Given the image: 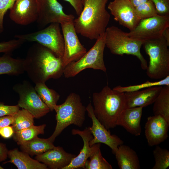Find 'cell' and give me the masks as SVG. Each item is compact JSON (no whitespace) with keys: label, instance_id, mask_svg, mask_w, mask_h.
Returning a JSON list of instances; mask_svg holds the SVG:
<instances>
[{"label":"cell","instance_id":"20","mask_svg":"<svg viewBox=\"0 0 169 169\" xmlns=\"http://www.w3.org/2000/svg\"><path fill=\"white\" fill-rule=\"evenodd\" d=\"M71 133L74 135H78L82 138L83 141V147L79 154L63 169H75L80 168L84 169L85 163L89 157L92 150V146H90L89 145V142L93 137L90 126L86 127L82 131L73 129L71 130Z\"/></svg>","mask_w":169,"mask_h":169},{"label":"cell","instance_id":"13","mask_svg":"<svg viewBox=\"0 0 169 169\" xmlns=\"http://www.w3.org/2000/svg\"><path fill=\"white\" fill-rule=\"evenodd\" d=\"M86 107L88 115L92 121L90 129L93 137L89 142L90 146L97 143H102L109 146L114 154L118 146L123 144L124 141L117 135H111L98 120L94 113L93 107L90 102Z\"/></svg>","mask_w":169,"mask_h":169},{"label":"cell","instance_id":"12","mask_svg":"<svg viewBox=\"0 0 169 169\" xmlns=\"http://www.w3.org/2000/svg\"><path fill=\"white\" fill-rule=\"evenodd\" d=\"M39 10L36 21L39 28H43L53 23H60L62 22L74 20L72 14H67L62 6L57 0H38Z\"/></svg>","mask_w":169,"mask_h":169},{"label":"cell","instance_id":"5","mask_svg":"<svg viewBox=\"0 0 169 169\" xmlns=\"http://www.w3.org/2000/svg\"><path fill=\"white\" fill-rule=\"evenodd\" d=\"M105 34V46L111 53L120 56L125 54L135 56L140 60L142 69L146 70L147 62L140 51L144 41L130 38L128 33L114 26L107 27Z\"/></svg>","mask_w":169,"mask_h":169},{"label":"cell","instance_id":"23","mask_svg":"<svg viewBox=\"0 0 169 169\" xmlns=\"http://www.w3.org/2000/svg\"><path fill=\"white\" fill-rule=\"evenodd\" d=\"M24 72V59L14 58L8 54L0 56V75H18Z\"/></svg>","mask_w":169,"mask_h":169},{"label":"cell","instance_id":"7","mask_svg":"<svg viewBox=\"0 0 169 169\" xmlns=\"http://www.w3.org/2000/svg\"><path fill=\"white\" fill-rule=\"evenodd\" d=\"M105 47L104 33L96 39L93 46L83 56L78 60L70 63L64 68L63 75L65 77H74L88 68L105 72L106 69L104 60Z\"/></svg>","mask_w":169,"mask_h":169},{"label":"cell","instance_id":"40","mask_svg":"<svg viewBox=\"0 0 169 169\" xmlns=\"http://www.w3.org/2000/svg\"><path fill=\"white\" fill-rule=\"evenodd\" d=\"M8 151L6 145L0 143V162L5 161L7 159Z\"/></svg>","mask_w":169,"mask_h":169},{"label":"cell","instance_id":"30","mask_svg":"<svg viewBox=\"0 0 169 169\" xmlns=\"http://www.w3.org/2000/svg\"><path fill=\"white\" fill-rule=\"evenodd\" d=\"M169 86V75L156 81L151 82L147 80L141 84L125 87L119 85L113 89L119 92L125 93L138 91L153 86Z\"/></svg>","mask_w":169,"mask_h":169},{"label":"cell","instance_id":"3","mask_svg":"<svg viewBox=\"0 0 169 169\" xmlns=\"http://www.w3.org/2000/svg\"><path fill=\"white\" fill-rule=\"evenodd\" d=\"M93 112L98 120L107 130L115 127L118 118L126 108L124 93L111 89L108 85L92 94Z\"/></svg>","mask_w":169,"mask_h":169},{"label":"cell","instance_id":"18","mask_svg":"<svg viewBox=\"0 0 169 169\" xmlns=\"http://www.w3.org/2000/svg\"><path fill=\"white\" fill-rule=\"evenodd\" d=\"M162 86H155L142 90L124 93L126 108L144 107L154 103L160 93Z\"/></svg>","mask_w":169,"mask_h":169},{"label":"cell","instance_id":"26","mask_svg":"<svg viewBox=\"0 0 169 169\" xmlns=\"http://www.w3.org/2000/svg\"><path fill=\"white\" fill-rule=\"evenodd\" d=\"M100 143L92 146V150L89 157L90 160L86 161L85 169H112V167L102 156L100 150Z\"/></svg>","mask_w":169,"mask_h":169},{"label":"cell","instance_id":"33","mask_svg":"<svg viewBox=\"0 0 169 169\" xmlns=\"http://www.w3.org/2000/svg\"><path fill=\"white\" fill-rule=\"evenodd\" d=\"M25 41L19 38L0 43V53L11 54L12 53L20 47Z\"/></svg>","mask_w":169,"mask_h":169},{"label":"cell","instance_id":"35","mask_svg":"<svg viewBox=\"0 0 169 169\" xmlns=\"http://www.w3.org/2000/svg\"><path fill=\"white\" fill-rule=\"evenodd\" d=\"M155 5L158 14L169 15V0H151Z\"/></svg>","mask_w":169,"mask_h":169},{"label":"cell","instance_id":"15","mask_svg":"<svg viewBox=\"0 0 169 169\" xmlns=\"http://www.w3.org/2000/svg\"><path fill=\"white\" fill-rule=\"evenodd\" d=\"M10 10L11 20L21 25L29 24L36 21L38 18V0H16Z\"/></svg>","mask_w":169,"mask_h":169},{"label":"cell","instance_id":"27","mask_svg":"<svg viewBox=\"0 0 169 169\" xmlns=\"http://www.w3.org/2000/svg\"><path fill=\"white\" fill-rule=\"evenodd\" d=\"M34 88L39 97L48 106L50 111L54 110L59 99V95L53 89L49 88L45 83L36 84Z\"/></svg>","mask_w":169,"mask_h":169},{"label":"cell","instance_id":"31","mask_svg":"<svg viewBox=\"0 0 169 169\" xmlns=\"http://www.w3.org/2000/svg\"><path fill=\"white\" fill-rule=\"evenodd\" d=\"M153 151L155 164L152 169H166L169 166V151L158 145Z\"/></svg>","mask_w":169,"mask_h":169},{"label":"cell","instance_id":"39","mask_svg":"<svg viewBox=\"0 0 169 169\" xmlns=\"http://www.w3.org/2000/svg\"><path fill=\"white\" fill-rule=\"evenodd\" d=\"M13 115H5L0 117V130L2 128L12 125L13 122Z\"/></svg>","mask_w":169,"mask_h":169},{"label":"cell","instance_id":"41","mask_svg":"<svg viewBox=\"0 0 169 169\" xmlns=\"http://www.w3.org/2000/svg\"><path fill=\"white\" fill-rule=\"evenodd\" d=\"M162 36L166 40L168 46H169V27L167 28L164 31Z\"/></svg>","mask_w":169,"mask_h":169},{"label":"cell","instance_id":"28","mask_svg":"<svg viewBox=\"0 0 169 169\" xmlns=\"http://www.w3.org/2000/svg\"><path fill=\"white\" fill-rule=\"evenodd\" d=\"M45 124L39 126L34 125L26 128L14 132L13 139L18 145H21L38 136L40 134H43Z\"/></svg>","mask_w":169,"mask_h":169},{"label":"cell","instance_id":"32","mask_svg":"<svg viewBox=\"0 0 169 169\" xmlns=\"http://www.w3.org/2000/svg\"><path fill=\"white\" fill-rule=\"evenodd\" d=\"M136 14L140 20L150 18L158 14L155 5L149 0L135 8Z\"/></svg>","mask_w":169,"mask_h":169},{"label":"cell","instance_id":"1","mask_svg":"<svg viewBox=\"0 0 169 169\" xmlns=\"http://www.w3.org/2000/svg\"><path fill=\"white\" fill-rule=\"evenodd\" d=\"M24 60L25 72L35 84L57 79L63 74L62 59L38 43L28 49Z\"/></svg>","mask_w":169,"mask_h":169},{"label":"cell","instance_id":"21","mask_svg":"<svg viewBox=\"0 0 169 169\" xmlns=\"http://www.w3.org/2000/svg\"><path fill=\"white\" fill-rule=\"evenodd\" d=\"M8 156L10 160L4 163H13L18 169H48L44 163L32 158L28 154L23 151H20L17 148L8 151Z\"/></svg>","mask_w":169,"mask_h":169},{"label":"cell","instance_id":"19","mask_svg":"<svg viewBox=\"0 0 169 169\" xmlns=\"http://www.w3.org/2000/svg\"><path fill=\"white\" fill-rule=\"evenodd\" d=\"M143 108L137 107L124 109L118 118L117 125L123 127L132 135L140 136L141 132V121Z\"/></svg>","mask_w":169,"mask_h":169},{"label":"cell","instance_id":"4","mask_svg":"<svg viewBox=\"0 0 169 169\" xmlns=\"http://www.w3.org/2000/svg\"><path fill=\"white\" fill-rule=\"evenodd\" d=\"M54 110L56 113V125L53 133L48 138L53 143L67 127L73 124L81 127L85 120L86 107L80 96L75 93H70L63 103L54 106Z\"/></svg>","mask_w":169,"mask_h":169},{"label":"cell","instance_id":"2","mask_svg":"<svg viewBox=\"0 0 169 169\" xmlns=\"http://www.w3.org/2000/svg\"><path fill=\"white\" fill-rule=\"evenodd\" d=\"M108 1L81 0L82 10L74 20L77 34L90 40H96L105 33L110 19L106 8Z\"/></svg>","mask_w":169,"mask_h":169},{"label":"cell","instance_id":"8","mask_svg":"<svg viewBox=\"0 0 169 169\" xmlns=\"http://www.w3.org/2000/svg\"><path fill=\"white\" fill-rule=\"evenodd\" d=\"M61 29L59 23H53L39 31L16 35L14 37L25 42H35L49 49L62 59L64 53V41Z\"/></svg>","mask_w":169,"mask_h":169},{"label":"cell","instance_id":"22","mask_svg":"<svg viewBox=\"0 0 169 169\" xmlns=\"http://www.w3.org/2000/svg\"><path fill=\"white\" fill-rule=\"evenodd\" d=\"M114 154L120 169H139L140 162L136 152L129 146L120 145Z\"/></svg>","mask_w":169,"mask_h":169},{"label":"cell","instance_id":"6","mask_svg":"<svg viewBox=\"0 0 169 169\" xmlns=\"http://www.w3.org/2000/svg\"><path fill=\"white\" fill-rule=\"evenodd\" d=\"M143 45L149 58V64L146 69L149 77L161 79L169 75V50L164 38L162 36L145 41Z\"/></svg>","mask_w":169,"mask_h":169},{"label":"cell","instance_id":"34","mask_svg":"<svg viewBox=\"0 0 169 169\" xmlns=\"http://www.w3.org/2000/svg\"><path fill=\"white\" fill-rule=\"evenodd\" d=\"M16 0H0V33L3 29V20L5 13L13 6Z\"/></svg>","mask_w":169,"mask_h":169},{"label":"cell","instance_id":"9","mask_svg":"<svg viewBox=\"0 0 169 169\" xmlns=\"http://www.w3.org/2000/svg\"><path fill=\"white\" fill-rule=\"evenodd\" d=\"M13 90L18 95V105L27 110L35 118H39L49 113L50 109L42 101L34 87L26 80L14 84Z\"/></svg>","mask_w":169,"mask_h":169},{"label":"cell","instance_id":"17","mask_svg":"<svg viewBox=\"0 0 169 169\" xmlns=\"http://www.w3.org/2000/svg\"><path fill=\"white\" fill-rule=\"evenodd\" d=\"M76 156L66 152L62 147L58 146L36 156L35 158L50 169H63Z\"/></svg>","mask_w":169,"mask_h":169},{"label":"cell","instance_id":"38","mask_svg":"<svg viewBox=\"0 0 169 169\" xmlns=\"http://www.w3.org/2000/svg\"><path fill=\"white\" fill-rule=\"evenodd\" d=\"M69 3L73 7L76 14L78 16L83 9L81 0H64Z\"/></svg>","mask_w":169,"mask_h":169},{"label":"cell","instance_id":"36","mask_svg":"<svg viewBox=\"0 0 169 169\" xmlns=\"http://www.w3.org/2000/svg\"><path fill=\"white\" fill-rule=\"evenodd\" d=\"M20 108L18 105H7L0 101V117L5 115H13L19 110Z\"/></svg>","mask_w":169,"mask_h":169},{"label":"cell","instance_id":"37","mask_svg":"<svg viewBox=\"0 0 169 169\" xmlns=\"http://www.w3.org/2000/svg\"><path fill=\"white\" fill-rule=\"evenodd\" d=\"M14 133L12 126L8 125L0 130V136L5 139H8L13 136Z\"/></svg>","mask_w":169,"mask_h":169},{"label":"cell","instance_id":"25","mask_svg":"<svg viewBox=\"0 0 169 169\" xmlns=\"http://www.w3.org/2000/svg\"><path fill=\"white\" fill-rule=\"evenodd\" d=\"M154 115H160L169 123V86H163L154 102Z\"/></svg>","mask_w":169,"mask_h":169},{"label":"cell","instance_id":"10","mask_svg":"<svg viewBox=\"0 0 169 169\" xmlns=\"http://www.w3.org/2000/svg\"><path fill=\"white\" fill-rule=\"evenodd\" d=\"M168 27L169 15L157 14L141 20L128 34L133 39L145 42L161 37L164 30Z\"/></svg>","mask_w":169,"mask_h":169},{"label":"cell","instance_id":"14","mask_svg":"<svg viewBox=\"0 0 169 169\" xmlns=\"http://www.w3.org/2000/svg\"><path fill=\"white\" fill-rule=\"evenodd\" d=\"M108 8L115 20L130 31L136 26L141 20L129 0H113L108 5Z\"/></svg>","mask_w":169,"mask_h":169},{"label":"cell","instance_id":"43","mask_svg":"<svg viewBox=\"0 0 169 169\" xmlns=\"http://www.w3.org/2000/svg\"><path fill=\"white\" fill-rule=\"evenodd\" d=\"M0 169H3V168L0 166Z\"/></svg>","mask_w":169,"mask_h":169},{"label":"cell","instance_id":"16","mask_svg":"<svg viewBox=\"0 0 169 169\" xmlns=\"http://www.w3.org/2000/svg\"><path fill=\"white\" fill-rule=\"evenodd\" d=\"M169 123L162 116L148 117L145 124V135L150 146L158 145L168 137Z\"/></svg>","mask_w":169,"mask_h":169},{"label":"cell","instance_id":"11","mask_svg":"<svg viewBox=\"0 0 169 169\" xmlns=\"http://www.w3.org/2000/svg\"><path fill=\"white\" fill-rule=\"evenodd\" d=\"M74 20L65 21L60 23L64 41V50L62 58L64 68L70 63L78 60L87 52L77 36Z\"/></svg>","mask_w":169,"mask_h":169},{"label":"cell","instance_id":"42","mask_svg":"<svg viewBox=\"0 0 169 169\" xmlns=\"http://www.w3.org/2000/svg\"><path fill=\"white\" fill-rule=\"evenodd\" d=\"M149 0H129L131 4L135 8L141 4Z\"/></svg>","mask_w":169,"mask_h":169},{"label":"cell","instance_id":"24","mask_svg":"<svg viewBox=\"0 0 169 169\" xmlns=\"http://www.w3.org/2000/svg\"><path fill=\"white\" fill-rule=\"evenodd\" d=\"M20 146L23 151L32 156L42 154L55 146L48 138L38 136Z\"/></svg>","mask_w":169,"mask_h":169},{"label":"cell","instance_id":"29","mask_svg":"<svg viewBox=\"0 0 169 169\" xmlns=\"http://www.w3.org/2000/svg\"><path fill=\"white\" fill-rule=\"evenodd\" d=\"M13 116L14 120L12 125L14 132L34 125V117L25 109L19 110Z\"/></svg>","mask_w":169,"mask_h":169}]
</instances>
